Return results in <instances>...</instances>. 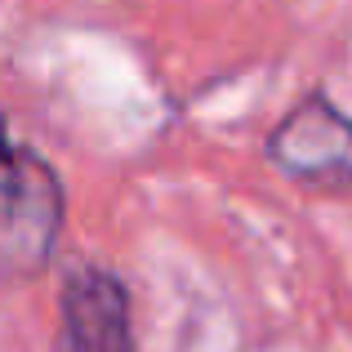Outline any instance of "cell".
<instances>
[{
	"label": "cell",
	"mask_w": 352,
	"mask_h": 352,
	"mask_svg": "<svg viewBox=\"0 0 352 352\" xmlns=\"http://www.w3.org/2000/svg\"><path fill=\"white\" fill-rule=\"evenodd\" d=\"M67 197L58 174L50 170L41 152L14 143L5 170V219H0V267L5 276L23 281L50 263L63 232Z\"/></svg>",
	"instance_id": "1"
},
{
	"label": "cell",
	"mask_w": 352,
	"mask_h": 352,
	"mask_svg": "<svg viewBox=\"0 0 352 352\" xmlns=\"http://www.w3.org/2000/svg\"><path fill=\"white\" fill-rule=\"evenodd\" d=\"M267 156L285 179L317 192H352V120L326 94H308L272 129Z\"/></svg>",
	"instance_id": "2"
},
{
	"label": "cell",
	"mask_w": 352,
	"mask_h": 352,
	"mask_svg": "<svg viewBox=\"0 0 352 352\" xmlns=\"http://www.w3.org/2000/svg\"><path fill=\"white\" fill-rule=\"evenodd\" d=\"M54 352H134L125 285L103 267H76L58 294Z\"/></svg>",
	"instance_id": "3"
}]
</instances>
